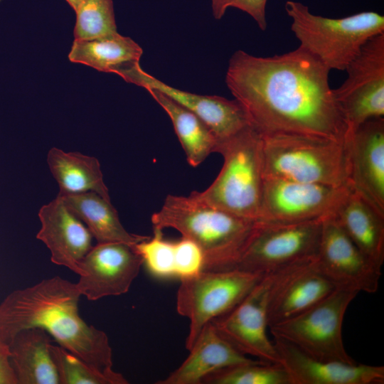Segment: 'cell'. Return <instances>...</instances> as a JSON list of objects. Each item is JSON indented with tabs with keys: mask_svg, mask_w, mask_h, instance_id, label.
<instances>
[{
	"mask_svg": "<svg viewBox=\"0 0 384 384\" xmlns=\"http://www.w3.org/2000/svg\"><path fill=\"white\" fill-rule=\"evenodd\" d=\"M330 71L300 47L270 57L238 50L230 58L225 83L261 134L344 141L347 127L329 85Z\"/></svg>",
	"mask_w": 384,
	"mask_h": 384,
	"instance_id": "cell-1",
	"label": "cell"
},
{
	"mask_svg": "<svg viewBox=\"0 0 384 384\" xmlns=\"http://www.w3.org/2000/svg\"><path fill=\"white\" fill-rule=\"evenodd\" d=\"M80 296L76 283L58 276L11 292L0 303V338L9 344L21 330L41 328L97 370L117 374L107 334L79 314Z\"/></svg>",
	"mask_w": 384,
	"mask_h": 384,
	"instance_id": "cell-2",
	"label": "cell"
},
{
	"mask_svg": "<svg viewBox=\"0 0 384 384\" xmlns=\"http://www.w3.org/2000/svg\"><path fill=\"white\" fill-rule=\"evenodd\" d=\"M151 221L154 229L173 228L195 242L207 271L235 268L257 223L214 207L193 191L188 196L168 195Z\"/></svg>",
	"mask_w": 384,
	"mask_h": 384,
	"instance_id": "cell-3",
	"label": "cell"
},
{
	"mask_svg": "<svg viewBox=\"0 0 384 384\" xmlns=\"http://www.w3.org/2000/svg\"><path fill=\"white\" fill-rule=\"evenodd\" d=\"M223 165L213 183L193 191L203 201L236 216L257 221L264 182L262 135L252 125L218 140Z\"/></svg>",
	"mask_w": 384,
	"mask_h": 384,
	"instance_id": "cell-4",
	"label": "cell"
},
{
	"mask_svg": "<svg viewBox=\"0 0 384 384\" xmlns=\"http://www.w3.org/2000/svg\"><path fill=\"white\" fill-rule=\"evenodd\" d=\"M261 135L264 177L335 187L349 185L345 140L286 132Z\"/></svg>",
	"mask_w": 384,
	"mask_h": 384,
	"instance_id": "cell-5",
	"label": "cell"
},
{
	"mask_svg": "<svg viewBox=\"0 0 384 384\" xmlns=\"http://www.w3.org/2000/svg\"><path fill=\"white\" fill-rule=\"evenodd\" d=\"M284 9L299 47L330 70L344 71L369 39L384 33V16L375 11L328 18L314 14L307 6L292 0L286 2Z\"/></svg>",
	"mask_w": 384,
	"mask_h": 384,
	"instance_id": "cell-6",
	"label": "cell"
},
{
	"mask_svg": "<svg viewBox=\"0 0 384 384\" xmlns=\"http://www.w3.org/2000/svg\"><path fill=\"white\" fill-rule=\"evenodd\" d=\"M266 273L233 268L202 270L181 279L176 294L178 314L189 320L186 348L189 350L202 329L236 306Z\"/></svg>",
	"mask_w": 384,
	"mask_h": 384,
	"instance_id": "cell-7",
	"label": "cell"
},
{
	"mask_svg": "<svg viewBox=\"0 0 384 384\" xmlns=\"http://www.w3.org/2000/svg\"><path fill=\"white\" fill-rule=\"evenodd\" d=\"M358 294L335 289L302 313L270 326V331L315 358L355 363L345 349L342 326L346 311Z\"/></svg>",
	"mask_w": 384,
	"mask_h": 384,
	"instance_id": "cell-8",
	"label": "cell"
},
{
	"mask_svg": "<svg viewBox=\"0 0 384 384\" xmlns=\"http://www.w3.org/2000/svg\"><path fill=\"white\" fill-rule=\"evenodd\" d=\"M323 219L295 223L257 220L235 268L267 273L315 259Z\"/></svg>",
	"mask_w": 384,
	"mask_h": 384,
	"instance_id": "cell-9",
	"label": "cell"
},
{
	"mask_svg": "<svg viewBox=\"0 0 384 384\" xmlns=\"http://www.w3.org/2000/svg\"><path fill=\"white\" fill-rule=\"evenodd\" d=\"M344 71L347 78L333 94L348 134L384 116V33L369 39Z\"/></svg>",
	"mask_w": 384,
	"mask_h": 384,
	"instance_id": "cell-10",
	"label": "cell"
},
{
	"mask_svg": "<svg viewBox=\"0 0 384 384\" xmlns=\"http://www.w3.org/2000/svg\"><path fill=\"white\" fill-rule=\"evenodd\" d=\"M351 190L328 185L265 177L258 220L295 223L333 215Z\"/></svg>",
	"mask_w": 384,
	"mask_h": 384,
	"instance_id": "cell-11",
	"label": "cell"
},
{
	"mask_svg": "<svg viewBox=\"0 0 384 384\" xmlns=\"http://www.w3.org/2000/svg\"><path fill=\"white\" fill-rule=\"evenodd\" d=\"M277 270L267 272L231 311L211 323L218 332L246 356L279 363L273 341L267 336L268 309Z\"/></svg>",
	"mask_w": 384,
	"mask_h": 384,
	"instance_id": "cell-12",
	"label": "cell"
},
{
	"mask_svg": "<svg viewBox=\"0 0 384 384\" xmlns=\"http://www.w3.org/2000/svg\"><path fill=\"white\" fill-rule=\"evenodd\" d=\"M314 265L336 289L368 294L375 293L378 289L381 270L363 255L334 214L322 220Z\"/></svg>",
	"mask_w": 384,
	"mask_h": 384,
	"instance_id": "cell-13",
	"label": "cell"
},
{
	"mask_svg": "<svg viewBox=\"0 0 384 384\" xmlns=\"http://www.w3.org/2000/svg\"><path fill=\"white\" fill-rule=\"evenodd\" d=\"M143 265L134 247L123 242L97 243L78 266L76 286L90 301L127 293Z\"/></svg>",
	"mask_w": 384,
	"mask_h": 384,
	"instance_id": "cell-14",
	"label": "cell"
},
{
	"mask_svg": "<svg viewBox=\"0 0 384 384\" xmlns=\"http://www.w3.org/2000/svg\"><path fill=\"white\" fill-rule=\"evenodd\" d=\"M126 82L146 90H158L202 119L218 140L228 138L251 125L248 115L236 100L202 95L174 87L144 71L139 63L117 73Z\"/></svg>",
	"mask_w": 384,
	"mask_h": 384,
	"instance_id": "cell-15",
	"label": "cell"
},
{
	"mask_svg": "<svg viewBox=\"0 0 384 384\" xmlns=\"http://www.w3.org/2000/svg\"><path fill=\"white\" fill-rule=\"evenodd\" d=\"M351 188L384 216V118L368 119L345 139Z\"/></svg>",
	"mask_w": 384,
	"mask_h": 384,
	"instance_id": "cell-16",
	"label": "cell"
},
{
	"mask_svg": "<svg viewBox=\"0 0 384 384\" xmlns=\"http://www.w3.org/2000/svg\"><path fill=\"white\" fill-rule=\"evenodd\" d=\"M273 342L292 384L383 383V366L320 360L283 339L274 337Z\"/></svg>",
	"mask_w": 384,
	"mask_h": 384,
	"instance_id": "cell-17",
	"label": "cell"
},
{
	"mask_svg": "<svg viewBox=\"0 0 384 384\" xmlns=\"http://www.w3.org/2000/svg\"><path fill=\"white\" fill-rule=\"evenodd\" d=\"M314 260L277 270L268 309V328L302 313L336 289L317 270Z\"/></svg>",
	"mask_w": 384,
	"mask_h": 384,
	"instance_id": "cell-18",
	"label": "cell"
},
{
	"mask_svg": "<svg viewBox=\"0 0 384 384\" xmlns=\"http://www.w3.org/2000/svg\"><path fill=\"white\" fill-rule=\"evenodd\" d=\"M38 217L41 227L36 238L49 249L51 261L76 273L92 247L89 229L58 196L41 208Z\"/></svg>",
	"mask_w": 384,
	"mask_h": 384,
	"instance_id": "cell-19",
	"label": "cell"
},
{
	"mask_svg": "<svg viewBox=\"0 0 384 384\" xmlns=\"http://www.w3.org/2000/svg\"><path fill=\"white\" fill-rule=\"evenodd\" d=\"M185 361L157 384H201L209 375L255 359L242 353L208 323L201 331ZM257 360V359H256Z\"/></svg>",
	"mask_w": 384,
	"mask_h": 384,
	"instance_id": "cell-20",
	"label": "cell"
},
{
	"mask_svg": "<svg viewBox=\"0 0 384 384\" xmlns=\"http://www.w3.org/2000/svg\"><path fill=\"white\" fill-rule=\"evenodd\" d=\"M334 215L363 255L382 270L384 262V216L352 188Z\"/></svg>",
	"mask_w": 384,
	"mask_h": 384,
	"instance_id": "cell-21",
	"label": "cell"
},
{
	"mask_svg": "<svg viewBox=\"0 0 384 384\" xmlns=\"http://www.w3.org/2000/svg\"><path fill=\"white\" fill-rule=\"evenodd\" d=\"M50 335L31 327L18 332L9 342L10 362L18 384H59L50 353Z\"/></svg>",
	"mask_w": 384,
	"mask_h": 384,
	"instance_id": "cell-22",
	"label": "cell"
},
{
	"mask_svg": "<svg viewBox=\"0 0 384 384\" xmlns=\"http://www.w3.org/2000/svg\"><path fill=\"white\" fill-rule=\"evenodd\" d=\"M58 196L87 226L97 243L123 242L134 247L149 237L129 233L111 201L95 192L58 193Z\"/></svg>",
	"mask_w": 384,
	"mask_h": 384,
	"instance_id": "cell-23",
	"label": "cell"
},
{
	"mask_svg": "<svg viewBox=\"0 0 384 384\" xmlns=\"http://www.w3.org/2000/svg\"><path fill=\"white\" fill-rule=\"evenodd\" d=\"M142 48L131 38L118 32L90 40L75 39L68 55L73 63L88 65L100 72L117 74L139 63Z\"/></svg>",
	"mask_w": 384,
	"mask_h": 384,
	"instance_id": "cell-24",
	"label": "cell"
},
{
	"mask_svg": "<svg viewBox=\"0 0 384 384\" xmlns=\"http://www.w3.org/2000/svg\"><path fill=\"white\" fill-rule=\"evenodd\" d=\"M146 90L169 117L190 166L196 167L215 153L218 139L202 119L161 92Z\"/></svg>",
	"mask_w": 384,
	"mask_h": 384,
	"instance_id": "cell-25",
	"label": "cell"
},
{
	"mask_svg": "<svg viewBox=\"0 0 384 384\" xmlns=\"http://www.w3.org/2000/svg\"><path fill=\"white\" fill-rule=\"evenodd\" d=\"M50 171L59 186L58 193L95 192L110 200L99 161L79 152H65L53 147L47 156Z\"/></svg>",
	"mask_w": 384,
	"mask_h": 384,
	"instance_id": "cell-26",
	"label": "cell"
},
{
	"mask_svg": "<svg viewBox=\"0 0 384 384\" xmlns=\"http://www.w3.org/2000/svg\"><path fill=\"white\" fill-rule=\"evenodd\" d=\"M207 384H292L290 377L279 363L260 360L231 366L208 375Z\"/></svg>",
	"mask_w": 384,
	"mask_h": 384,
	"instance_id": "cell-27",
	"label": "cell"
},
{
	"mask_svg": "<svg viewBox=\"0 0 384 384\" xmlns=\"http://www.w3.org/2000/svg\"><path fill=\"white\" fill-rule=\"evenodd\" d=\"M60 384H127L119 373L109 375L91 366L60 346H50Z\"/></svg>",
	"mask_w": 384,
	"mask_h": 384,
	"instance_id": "cell-28",
	"label": "cell"
},
{
	"mask_svg": "<svg viewBox=\"0 0 384 384\" xmlns=\"http://www.w3.org/2000/svg\"><path fill=\"white\" fill-rule=\"evenodd\" d=\"M75 11V39L90 40L117 32L112 0H82Z\"/></svg>",
	"mask_w": 384,
	"mask_h": 384,
	"instance_id": "cell-29",
	"label": "cell"
},
{
	"mask_svg": "<svg viewBox=\"0 0 384 384\" xmlns=\"http://www.w3.org/2000/svg\"><path fill=\"white\" fill-rule=\"evenodd\" d=\"M134 248L154 276L159 278L176 277L175 242L166 240L161 230L154 229L152 237L139 242Z\"/></svg>",
	"mask_w": 384,
	"mask_h": 384,
	"instance_id": "cell-30",
	"label": "cell"
},
{
	"mask_svg": "<svg viewBox=\"0 0 384 384\" xmlns=\"http://www.w3.org/2000/svg\"><path fill=\"white\" fill-rule=\"evenodd\" d=\"M175 249L176 277L180 279L189 277L203 270V254L195 242L182 237L175 242Z\"/></svg>",
	"mask_w": 384,
	"mask_h": 384,
	"instance_id": "cell-31",
	"label": "cell"
},
{
	"mask_svg": "<svg viewBox=\"0 0 384 384\" xmlns=\"http://www.w3.org/2000/svg\"><path fill=\"white\" fill-rule=\"evenodd\" d=\"M268 0H211L213 17L221 19L228 8L240 9L250 15L258 27L265 31L267 27L266 6Z\"/></svg>",
	"mask_w": 384,
	"mask_h": 384,
	"instance_id": "cell-32",
	"label": "cell"
},
{
	"mask_svg": "<svg viewBox=\"0 0 384 384\" xmlns=\"http://www.w3.org/2000/svg\"><path fill=\"white\" fill-rule=\"evenodd\" d=\"M0 384H18L10 362L9 345L0 338Z\"/></svg>",
	"mask_w": 384,
	"mask_h": 384,
	"instance_id": "cell-33",
	"label": "cell"
},
{
	"mask_svg": "<svg viewBox=\"0 0 384 384\" xmlns=\"http://www.w3.org/2000/svg\"><path fill=\"white\" fill-rule=\"evenodd\" d=\"M70 6L75 10L82 0H66Z\"/></svg>",
	"mask_w": 384,
	"mask_h": 384,
	"instance_id": "cell-34",
	"label": "cell"
}]
</instances>
